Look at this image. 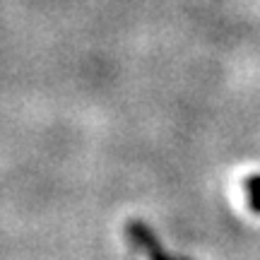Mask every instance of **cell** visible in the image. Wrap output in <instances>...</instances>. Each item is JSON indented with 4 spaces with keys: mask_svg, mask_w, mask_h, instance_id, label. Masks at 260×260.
Masks as SVG:
<instances>
[{
    "mask_svg": "<svg viewBox=\"0 0 260 260\" xmlns=\"http://www.w3.org/2000/svg\"><path fill=\"white\" fill-rule=\"evenodd\" d=\"M246 195H248V205L253 207V212L260 214V174L246 178Z\"/></svg>",
    "mask_w": 260,
    "mask_h": 260,
    "instance_id": "cell-2",
    "label": "cell"
},
{
    "mask_svg": "<svg viewBox=\"0 0 260 260\" xmlns=\"http://www.w3.org/2000/svg\"><path fill=\"white\" fill-rule=\"evenodd\" d=\"M130 236H133V241H135L140 248L145 251L147 260H169L167 255H164V251L159 248L154 234L149 232L145 224H130Z\"/></svg>",
    "mask_w": 260,
    "mask_h": 260,
    "instance_id": "cell-1",
    "label": "cell"
}]
</instances>
